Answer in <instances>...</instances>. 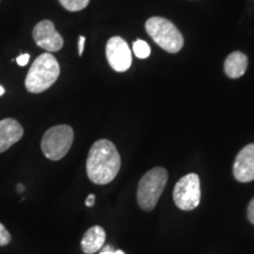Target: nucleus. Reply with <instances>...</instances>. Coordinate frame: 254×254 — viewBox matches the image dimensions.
<instances>
[{
  "label": "nucleus",
  "mask_w": 254,
  "mask_h": 254,
  "mask_svg": "<svg viewBox=\"0 0 254 254\" xmlns=\"http://www.w3.org/2000/svg\"><path fill=\"white\" fill-rule=\"evenodd\" d=\"M122 158L112 141L100 139L92 145L86 160L88 179L97 185H106L116 179Z\"/></svg>",
  "instance_id": "f257e3e1"
},
{
  "label": "nucleus",
  "mask_w": 254,
  "mask_h": 254,
  "mask_svg": "<svg viewBox=\"0 0 254 254\" xmlns=\"http://www.w3.org/2000/svg\"><path fill=\"white\" fill-rule=\"evenodd\" d=\"M60 74V66L55 56L46 52L34 60L25 79V87L30 93H41L49 90Z\"/></svg>",
  "instance_id": "f03ea898"
},
{
  "label": "nucleus",
  "mask_w": 254,
  "mask_h": 254,
  "mask_svg": "<svg viewBox=\"0 0 254 254\" xmlns=\"http://www.w3.org/2000/svg\"><path fill=\"white\" fill-rule=\"evenodd\" d=\"M168 180V173L164 167H154L144 174L138 185L136 199L139 207L150 212L157 206Z\"/></svg>",
  "instance_id": "7ed1b4c3"
},
{
  "label": "nucleus",
  "mask_w": 254,
  "mask_h": 254,
  "mask_svg": "<svg viewBox=\"0 0 254 254\" xmlns=\"http://www.w3.org/2000/svg\"><path fill=\"white\" fill-rule=\"evenodd\" d=\"M145 26L148 36L166 52L177 53L183 49V34L172 21L161 17H152L146 21Z\"/></svg>",
  "instance_id": "20e7f679"
},
{
  "label": "nucleus",
  "mask_w": 254,
  "mask_h": 254,
  "mask_svg": "<svg viewBox=\"0 0 254 254\" xmlns=\"http://www.w3.org/2000/svg\"><path fill=\"white\" fill-rule=\"evenodd\" d=\"M74 132L68 125H57L47 129L41 139V151L52 161L60 160L68 153L73 144Z\"/></svg>",
  "instance_id": "39448f33"
},
{
  "label": "nucleus",
  "mask_w": 254,
  "mask_h": 254,
  "mask_svg": "<svg viewBox=\"0 0 254 254\" xmlns=\"http://www.w3.org/2000/svg\"><path fill=\"white\" fill-rule=\"evenodd\" d=\"M201 199L200 178L196 173H190L178 180L173 190L174 204L182 211L196 208Z\"/></svg>",
  "instance_id": "423d86ee"
},
{
  "label": "nucleus",
  "mask_w": 254,
  "mask_h": 254,
  "mask_svg": "<svg viewBox=\"0 0 254 254\" xmlns=\"http://www.w3.org/2000/svg\"><path fill=\"white\" fill-rule=\"evenodd\" d=\"M106 58L117 72H125L132 65V53L122 37H112L106 44Z\"/></svg>",
  "instance_id": "0eeeda50"
},
{
  "label": "nucleus",
  "mask_w": 254,
  "mask_h": 254,
  "mask_svg": "<svg viewBox=\"0 0 254 254\" xmlns=\"http://www.w3.org/2000/svg\"><path fill=\"white\" fill-rule=\"evenodd\" d=\"M33 39L36 44L47 52H57L64 46L63 37L57 32L51 20H43L33 28Z\"/></svg>",
  "instance_id": "6e6552de"
},
{
  "label": "nucleus",
  "mask_w": 254,
  "mask_h": 254,
  "mask_svg": "<svg viewBox=\"0 0 254 254\" xmlns=\"http://www.w3.org/2000/svg\"><path fill=\"white\" fill-rule=\"evenodd\" d=\"M233 176L238 182L254 180V144H249L238 153L233 165Z\"/></svg>",
  "instance_id": "1a4fd4ad"
},
{
  "label": "nucleus",
  "mask_w": 254,
  "mask_h": 254,
  "mask_svg": "<svg viewBox=\"0 0 254 254\" xmlns=\"http://www.w3.org/2000/svg\"><path fill=\"white\" fill-rule=\"evenodd\" d=\"M24 135L23 126L15 119L0 120V153L7 151Z\"/></svg>",
  "instance_id": "9d476101"
},
{
  "label": "nucleus",
  "mask_w": 254,
  "mask_h": 254,
  "mask_svg": "<svg viewBox=\"0 0 254 254\" xmlns=\"http://www.w3.org/2000/svg\"><path fill=\"white\" fill-rule=\"evenodd\" d=\"M106 241V232L101 226H92L86 231L81 239V250L85 254H94L104 247Z\"/></svg>",
  "instance_id": "9b49d317"
},
{
  "label": "nucleus",
  "mask_w": 254,
  "mask_h": 254,
  "mask_svg": "<svg viewBox=\"0 0 254 254\" xmlns=\"http://www.w3.org/2000/svg\"><path fill=\"white\" fill-rule=\"evenodd\" d=\"M247 65H249L247 56L244 55L243 52L236 51V52H232L231 55L227 56L224 64V69L228 78L238 79L245 74Z\"/></svg>",
  "instance_id": "f8f14e48"
},
{
  "label": "nucleus",
  "mask_w": 254,
  "mask_h": 254,
  "mask_svg": "<svg viewBox=\"0 0 254 254\" xmlns=\"http://www.w3.org/2000/svg\"><path fill=\"white\" fill-rule=\"evenodd\" d=\"M133 51H134V55L138 57L139 59H146L151 55L150 45H148L145 40L141 39L134 41V44H133Z\"/></svg>",
  "instance_id": "ddd939ff"
},
{
  "label": "nucleus",
  "mask_w": 254,
  "mask_h": 254,
  "mask_svg": "<svg viewBox=\"0 0 254 254\" xmlns=\"http://www.w3.org/2000/svg\"><path fill=\"white\" fill-rule=\"evenodd\" d=\"M64 8L69 12H77L84 9L90 4V0H59Z\"/></svg>",
  "instance_id": "4468645a"
},
{
  "label": "nucleus",
  "mask_w": 254,
  "mask_h": 254,
  "mask_svg": "<svg viewBox=\"0 0 254 254\" xmlns=\"http://www.w3.org/2000/svg\"><path fill=\"white\" fill-rule=\"evenodd\" d=\"M11 243V234L6 230L4 225L0 222V246H6Z\"/></svg>",
  "instance_id": "2eb2a0df"
},
{
  "label": "nucleus",
  "mask_w": 254,
  "mask_h": 254,
  "mask_svg": "<svg viewBox=\"0 0 254 254\" xmlns=\"http://www.w3.org/2000/svg\"><path fill=\"white\" fill-rule=\"evenodd\" d=\"M247 218L254 225V198L251 200L249 207H247Z\"/></svg>",
  "instance_id": "dca6fc26"
},
{
  "label": "nucleus",
  "mask_w": 254,
  "mask_h": 254,
  "mask_svg": "<svg viewBox=\"0 0 254 254\" xmlns=\"http://www.w3.org/2000/svg\"><path fill=\"white\" fill-rule=\"evenodd\" d=\"M28 60H30V55H28V53H24V55L18 57L17 63H18V65L25 66V65H27Z\"/></svg>",
  "instance_id": "f3484780"
},
{
  "label": "nucleus",
  "mask_w": 254,
  "mask_h": 254,
  "mask_svg": "<svg viewBox=\"0 0 254 254\" xmlns=\"http://www.w3.org/2000/svg\"><path fill=\"white\" fill-rule=\"evenodd\" d=\"M85 41H86V38L84 36L79 37V43H78V49H79V56H82V52H84L85 47Z\"/></svg>",
  "instance_id": "a211bd4d"
},
{
  "label": "nucleus",
  "mask_w": 254,
  "mask_h": 254,
  "mask_svg": "<svg viewBox=\"0 0 254 254\" xmlns=\"http://www.w3.org/2000/svg\"><path fill=\"white\" fill-rule=\"evenodd\" d=\"M94 202H95V195L94 194H90V195L87 196V199H86V201H85V204H86L87 207H92V206L94 205Z\"/></svg>",
  "instance_id": "6ab92c4d"
},
{
  "label": "nucleus",
  "mask_w": 254,
  "mask_h": 254,
  "mask_svg": "<svg viewBox=\"0 0 254 254\" xmlns=\"http://www.w3.org/2000/svg\"><path fill=\"white\" fill-rule=\"evenodd\" d=\"M99 254H116V251H113L111 246H105Z\"/></svg>",
  "instance_id": "aec40b11"
},
{
  "label": "nucleus",
  "mask_w": 254,
  "mask_h": 254,
  "mask_svg": "<svg viewBox=\"0 0 254 254\" xmlns=\"http://www.w3.org/2000/svg\"><path fill=\"white\" fill-rule=\"evenodd\" d=\"M5 93V90H4V87L2 86H0V95H2Z\"/></svg>",
  "instance_id": "412c9836"
},
{
  "label": "nucleus",
  "mask_w": 254,
  "mask_h": 254,
  "mask_svg": "<svg viewBox=\"0 0 254 254\" xmlns=\"http://www.w3.org/2000/svg\"><path fill=\"white\" fill-rule=\"evenodd\" d=\"M116 254H125V253H124L122 250H118V251H116Z\"/></svg>",
  "instance_id": "4be33fe9"
}]
</instances>
